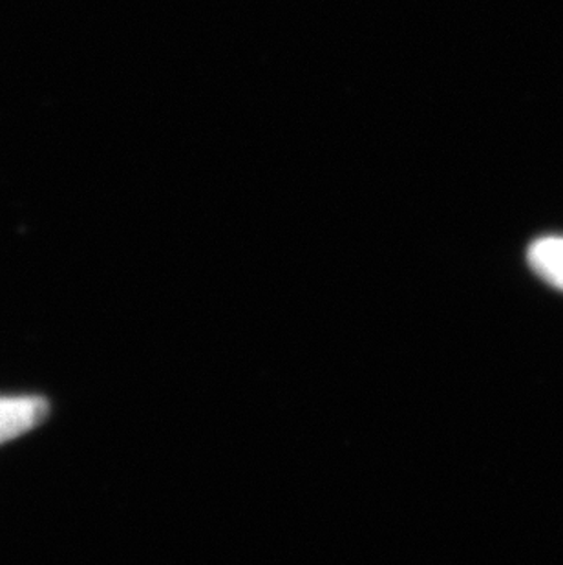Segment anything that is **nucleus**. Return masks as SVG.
Listing matches in <instances>:
<instances>
[{"label":"nucleus","instance_id":"1","mask_svg":"<svg viewBox=\"0 0 563 565\" xmlns=\"http://www.w3.org/2000/svg\"><path fill=\"white\" fill-rule=\"evenodd\" d=\"M49 416V401L38 395L0 397V445L30 433Z\"/></svg>","mask_w":563,"mask_h":565},{"label":"nucleus","instance_id":"2","mask_svg":"<svg viewBox=\"0 0 563 565\" xmlns=\"http://www.w3.org/2000/svg\"><path fill=\"white\" fill-rule=\"evenodd\" d=\"M529 260L537 273L563 289V238H543L532 244Z\"/></svg>","mask_w":563,"mask_h":565}]
</instances>
